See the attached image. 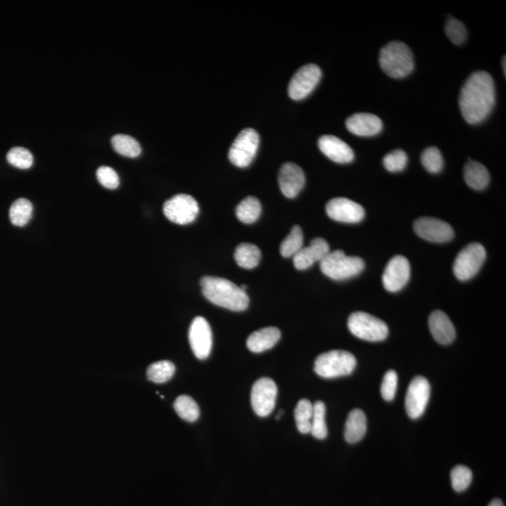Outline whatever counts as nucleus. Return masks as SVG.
Returning a JSON list of instances; mask_svg holds the SVG:
<instances>
[{
  "label": "nucleus",
  "mask_w": 506,
  "mask_h": 506,
  "mask_svg": "<svg viewBox=\"0 0 506 506\" xmlns=\"http://www.w3.org/2000/svg\"><path fill=\"white\" fill-rule=\"evenodd\" d=\"M495 101V83L493 77L487 71H476L468 77L460 90V112L469 124H479L490 116Z\"/></svg>",
  "instance_id": "obj_1"
},
{
  "label": "nucleus",
  "mask_w": 506,
  "mask_h": 506,
  "mask_svg": "<svg viewBox=\"0 0 506 506\" xmlns=\"http://www.w3.org/2000/svg\"><path fill=\"white\" fill-rule=\"evenodd\" d=\"M203 294L211 303L234 311L247 310L250 299L245 291L228 279L204 277L201 279Z\"/></svg>",
  "instance_id": "obj_2"
},
{
  "label": "nucleus",
  "mask_w": 506,
  "mask_h": 506,
  "mask_svg": "<svg viewBox=\"0 0 506 506\" xmlns=\"http://www.w3.org/2000/svg\"><path fill=\"white\" fill-rule=\"evenodd\" d=\"M379 62L382 70L396 79L408 76L414 68L413 53L402 42H391L382 47Z\"/></svg>",
  "instance_id": "obj_3"
},
{
  "label": "nucleus",
  "mask_w": 506,
  "mask_h": 506,
  "mask_svg": "<svg viewBox=\"0 0 506 506\" xmlns=\"http://www.w3.org/2000/svg\"><path fill=\"white\" fill-rule=\"evenodd\" d=\"M356 367V357L347 351H327L317 357L314 363V371L325 379L350 375Z\"/></svg>",
  "instance_id": "obj_4"
},
{
  "label": "nucleus",
  "mask_w": 506,
  "mask_h": 506,
  "mask_svg": "<svg viewBox=\"0 0 506 506\" xmlns=\"http://www.w3.org/2000/svg\"><path fill=\"white\" fill-rule=\"evenodd\" d=\"M322 272L334 281H343L353 278L361 273L365 263L356 256H347L342 251H335L327 254L320 262Z\"/></svg>",
  "instance_id": "obj_5"
},
{
  "label": "nucleus",
  "mask_w": 506,
  "mask_h": 506,
  "mask_svg": "<svg viewBox=\"0 0 506 506\" xmlns=\"http://www.w3.org/2000/svg\"><path fill=\"white\" fill-rule=\"evenodd\" d=\"M348 327L353 335L368 342H382L388 336V327L384 321L363 311L351 314Z\"/></svg>",
  "instance_id": "obj_6"
},
{
  "label": "nucleus",
  "mask_w": 506,
  "mask_h": 506,
  "mask_svg": "<svg viewBox=\"0 0 506 506\" xmlns=\"http://www.w3.org/2000/svg\"><path fill=\"white\" fill-rule=\"evenodd\" d=\"M486 256L485 248L479 243L466 246L454 260L453 271L456 278L462 282L473 278L481 270Z\"/></svg>",
  "instance_id": "obj_7"
},
{
  "label": "nucleus",
  "mask_w": 506,
  "mask_h": 506,
  "mask_svg": "<svg viewBox=\"0 0 506 506\" xmlns=\"http://www.w3.org/2000/svg\"><path fill=\"white\" fill-rule=\"evenodd\" d=\"M259 144L260 137L257 131L253 128H245L231 145L229 159L236 167H248L255 158Z\"/></svg>",
  "instance_id": "obj_8"
},
{
  "label": "nucleus",
  "mask_w": 506,
  "mask_h": 506,
  "mask_svg": "<svg viewBox=\"0 0 506 506\" xmlns=\"http://www.w3.org/2000/svg\"><path fill=\"white\" fill-rule=\"evenodd\" d=\"M164 212L169 221L174 224H190L198 216L199 205L193 197L188 194H177L165 202Z\"/></svg>",
  "instance_id": "obj_9"
},
{
  "label": "nucleus",
  "mask_w": 506,
  "mask_h": 506,
  "mask_svg": "<svg viewBox=\"0 0 506 506\" xmlns=\"http://www.w3.org/2000/svg\"><path fill=\"white\" fill-rule=\"evenodd\" d=\"M322 77V71L315 64H307L300 68L291 77L288 94L294 101H301L310 95Z\"/></svg>",
  "instance_id": "obj_10"
},
{
  "label": "nucleus",
  "mask_w": 506,
  "mask_h": 506,
  "mask_svg": "<svg viewBox=\"0 0 506 506\" xmlns=\"http://www.w3.org/2000/svg\"><path fill=\"white\" fill-rule=\"evenodd\" d=\"M278 387L270 378H261L255 382L251 390V405L258 416L267 417L275 408Z\"/></svg>",
  "instance_id": "obj_11"
},
{
  "label": "nucleus",
  "mask_w": 506,
  "mask_h": 506,
  "mask_svg": "<svg viewBox=\"0 0 506 506\" xmlns=\"http://www.w3.org/2000/svg\"><path fill=\"white\" fill-rule=\"evenodd\" d=\"M430 396V385L428 380L417 376L411 380L406 394L405 408L409 417L417 419L423 416Z\"/></svg>",
  "instance_id": "obj_12"
},
{
  "label": "nucleus",
  "mask_w": 506,
  "mask_h": 506,
  "mask_svg": "<svg viewBox=\"0 0 506 506\" xmlns=\"http://www.w3.org/2000/svg\"><path fill=\"white\" fill-rule=\"evenodd\" d=\"M191 350L198 359H207L212 349V331L204 317H196L188 331Z\"/></svg>",
  "instance_id": "obj_13"
},
{
  "label": "nucleus",
  "mask_w": 506,
  "mask_h": 506,
  "mask_svg": "<svg viewBox=\"0 0 506 506\" xmlns=\"http://www.w3.org/2000/svg\"><path fill=\"white\" fill-rule=\"evenodd\" d=\"M414 229L417 236L430 242H448L453 239L454 234L453 228L447 222L430 217L417 219Z\"/></svg>",
  "instance_id": "obj_14"
},
{
  "label": "nucleus",
  "mask_w": 506,
  "mask_h": 506,
  "mask_svg": "<svg viewBox=\"0 0 506 506\" xmlns=\"http://www.w3.org/2000/svg\"><path fill=\"white\" fill-rule=\"evenodd\" d=\"M325 210L330 219L345 224H357L365 217V210L362 205L343 197L331 199L327 203Z\"/></svg>",
  "instance_id": "obj_15"
},
{
  "label": "nucleus",
  "mask_w": 506,
  "mask_h": 506,
  "mask_svg": "<svg viewBox=\"0 0 506 506\" xmlns=\"http://www.w3.org/2000/svg\"><path fill=\"white\" fill-rule=\"evenodd\" d=\"M411 276L410 263L405 257L397 255L388 262L382 274V284L388 291L396 293L407 284Z\"/></svg>",
  "instance_id": "obj_16"
},
{
  "label": "nucleus",
  "mask_w": 506,
  "mask_h": 506,
  "mask_svg": "<svg viewBox=\"0 0 506 506\" xmlns=\"http://www.w3.org/2000/svg\"><path fill=\"white\" fill-rule=\"evenodd\" d=\"M306 176L299 165L293 162L283 164L279 174V185L283 195L294 198L304 188Z\"/></svg>",
  "instance_id": "obj_17"
},
{
  "label": "nucleus",
  "mask_w": 506,
  "mask_h": 506,
  "mask_svg": "<svg viewBox=\"0 0 506 506\" xmlns=\"http://www.w3.org/2000/svg\"><path fill=\"white\" fill-rule=\"evenodd\" d=\"M330 253L328 243L321 237H317L311 242L308 247H303L293 257L294 267L299 270H308L316 262H321Z\"/></svg>",
  "instance_id": "obj_18"
},
{
  "label": "nucleus",
  "mask_w": 506,
  "mask_h": 506,
  "mask_svg": "<svg viewBox=\"0 0 506 506\" xmlns=\"http://www.w3.org/2000/svg\"><path fill=\"white\" fill-rule=\"evenodd\" d=\"M318 145L323 154L337 164H349L354 161V150L339 137L333 135L320 137Z\"/></svg>",
  "instance_id": "obj_19"
},
{
  "label": "nucleus",
  "mask_w": 506,
  "mask_h": 506,
  "mask_svg": "<svg viewBox=\"0 0 506 506\" xmlns=\"http://www.w3.org/2000/svg\"><path fill=\"white\" fill-rule=\"evenodd\" d=\"M346 127L357 136H374L381 133L382 122L375 114L359 113L346 120Z\"/></svg>",
  "instance_id": "obj_20"
},
{
  "label": "nucleus",
  "mask_w": 506,
  "mask_h": 506,
  "mask_svg": "<svg viewBox=\"0 0 506 506\" xmlns=\"http://www.w3.org/2000/svg\"><path fill=\"white\" fill-rule=\"evenodd\" d=\"M428 327L434 339L441 344H450L456 337L453 323L444 311H433L428 319Z\"/></svg>",
  "instance_id": "obj_21"
},
{
  "label": "nucleus",
  "mask_w": 506,
  "mask_h": 506,
  "mask_svg": "<svg viewBox=\"0 0 506 506\" xmlns=\"http://www.w3.org/2000/svg\"><path fill=\"white\" fill-rule=\"evenodd\" d=\"M281 337V331L277 327H265L255 331L248 337V350L257 354L270 350L277 344Z\"/></svg>",
  "instance_id": "obj_22"
},
{
  "label": "nucleus",
  "mask_w": 506,
  "mask_h": 506,
  "mask_svg": "<svg viewBox=\"0 0 506 506\" xmlns=\"http://www.w3.org/2000/svg\"><path fill=\"white\" fill-rule=\"evenodd\" d=\"M367 433V418L364 411L359 409L351 411L345 424L344 437L349 444L361 441Z\"/></svg>",
  "instance_id": "obj_23"
},
{
  "label": "nucleus",
  "mask_w": 506,
  "mask_h": 506,
  "mask_svg": "<svg viewBox=\"0 0 506 506\" xmlns=\"http://www.w3.org/2000/svg\"><path fill=\"white\" fill-rule=\"evenodd\" d=\"M464 179L469 187L476 191H482L490 183V173L480 162L470 161L464 167Z\"/></svg>",
  "instance_id": "obj_24"
},
{
  "label": "nucleus",
  "mask_w": 506,
  "mask_h": 506,
  "mask_svg": "<svg viewBox=\"0 0 506 506\" xmlns=\"http://www.w3.org/2000/svg\"><path fill=\"white\" fill-rule=\"evenodd\" d=\"M262 253L257 246L250 243H241L234 251V259L240 267L253 270L261 261Z\"/></svg>",
  "instance_id": "obj_25"
},
{
  "label": "nucleus",
  "mask_w": 506,
  "mask_h": 506,
  "mask_svg": "<svg viewBox=\"0 0 506 506\" xmlns=\"http://www.w3.org/2000/svg\"><path fill=\"white\" fill-rule=\"evenodd\" d=\"M262 212V205L256 197L248 196L242 200L236 207V214L237 219L243 224H251L259 219Z\"/></svg>",
  "instance_id": "obj_26"
},
{
  "label": "nucleus",
  "mask_w": 506,
  "mask_h": 506,
  "mask_svg": "<svg viewBox=\"0 0 506 506\" xmlns=\"http://www.w3.org/2000/svg\"><path fill=\"white\" fill-rule=\"evenodd\" d=\"M32 214L33 205L28 199H17L10 208L11 222L18 227H23L30 222Z\"/></svg>",
  "instance_id": "obj_27"
},
{
  "label": "nucleus",
  "mask_w": 506,
  "mask_h": 506,
  "mask_svg": "<svg viewBox=\"0 0 506 506\" xmlns=\"http://www.w3.org/2000/svg\"><path fill=\"white\" fill-rule=\"evenodd\" d=\"M313 404L308 399H303L297 403L294 410L297 430L302 434L311 433L313 421Z\"/></svg>",
  "instance_id": "obj_28"
},
{
  "label": "nucleus",
  "mask_w": 506,
  "mask_h": 506,
  "mask_svg": "<svg viewBox=\"0 0 506 506\" xmlns=\"http://www.w3.org/2000/svg\"><path fill=\"white\" fill-rule=\"evenodd\" d=\"M174 411L183 420L188 422H195L200 416L198 404L193 397L182 394L177 397L174 402Z\"/></svg>",
  "instance_id": "obj_29"
},
{
  "label": "nucleus",
  "mask_w": 506,
  "mask_h": 506,
  "mask_svg": "<svg viewBox=\"0 0 506 506\" xmlns=\"http://www.w3.org/2000/svg\"><path fill=\"white\" fill-rule=\"evenodd\" d=\"M114 150L120 155L136 158L141 154V145L133 137L126 134H116L111 140Z\"/></svg>",
  "instance_id": "obj_30"
},
{
  "label": "nucleus",
  "mask_w": 506,
  "mask_h": 506,
  "mask_svg": "<svg viewBox=\"0 0 506 506\" xmlns=\"http://www.w3.org/2000/svg\"><path fill=\"white\" fill-rule=\"evenodd\" d=\"M174 373H176V367L174 363L168 360H162L151 364L147 368V379L155 384H164L171 379Z\"/></svg>",
  "instance_id": "obj_31"
},
{
  "label": "nucleus",
  "mask_w": 506,
  "mask_h": 506,
  "mask_svg": "<svg viewBox=\"0 0 506 506\" xmlns=\"http://www.w3.org/2000/svg\"><path fill=\"white\" fill-rule=\"evenodd\" d=\"M303 231L299 225H294L290 234L286 236L281 245V254L284 258H291L296 255L303 248Z\"/></svg>",
  "instance_id": "obj_32"
},
{
  "label": "nucleus",
  "mask_w": 506,
  "mask_h": 506,
  "mask_svg": "<svg viewBox=\"0 0 506 506\" xmlns=\"http://www.w3.org/2000/svg\"><path fill=\"white\" fill-rule=\"evenodd\" d=\"M325 413H327V408H325L324 402H316L314 403L311 433L316 439L324 440L327 438V422H325Z\"/></svg>",
  "instance_id": "obj_33"
},
{
  "label": "nucleus",
  "mask_w": 506,
  "mask_h": 506,
  "mask_svg": "<svg viewBox=\"0 0 506 506\" xmlns=\"http://www.w3.org/2000/svg\"><path fill=\"white\" fill-rule=\"evenodd\" d=\"M421 162L426 170L431 174H437L444 167V159L441 151L435 147L426 148L421 155Z\"/></svg>",
  "instance_id": "obj_34"
},
{
  "label": "nucleus",
  "mask_w": 506,
  "mask_h": 506,
  "mask_svg": "<svg viewBox=\"0 0 506 506\" xmlns=\"http://www.w3.org/2000/svg\"><path fill=\"white\" fill-rule=\"evenodd\" d=\"M471 481H473V473L466 466L457 465L452 470V487L457 493H462L467 490Z\"/></svg>",
  "instance_id": "obj_35"
},
{
  "label": "nucleus",
  "mask_w": 506,
  "mask_h": 506,
  "mask_svg": "<svg viewBox=\"0 0 506 506\" xmlns=\"http://www.w3.org/2000/svg\"><path fill=\"white\" fill-rule=\"evenodd\" d=\"M7 161L13 167L19 169H28L32 167L33 156L30 150L24 147H13L7 154Z\"/></svg>",
  "instance_id": "obj_36"
},
{
  "label": "nucleus",
  "mask_w": 506,
  "mask_h": 506,
  "mask_svg": "<svg viewBox=\"0 0 506 506\" xmlns=\"http://www.w3.org/2000/svg\"><path fill=\"white\" fill-rule=\"evenodd\" d=\"M445 33L454 44L462 45L467 39V28L459 20L450 18L445 23Z\"/></svg>",
  "instance_id": "obj_37"
},
{
  "label": "nucleus",
  "mask_w": 506,
  "mask_h": 506,
  "mask_svg": "<svg viewBox=\"0 0 506 506\" xmlns=\"http://www.w3.org/2000/svg\"><path fill=\"white\" fill-rule=\"evenodd\" d=\"M408 157L405 151L396 150L387 154L384 158V165L387 171L397 173L404 170L407 165Z\"/></svg>",
  "instance_id": "obj_38"
},
{
  "label": "nucleus",
  "mask_w": 506,
  "mask_h": 506,
  "mask_svg": "<svg viewBox=\"0 0 506 506\" xmlns=\"http://www.w3.org/2000/svg\"><path fill=\"white\" fill-rule=\"evenodd\" d=\"M397 387V374L394 371H388L385 374L381 385L382 399L387 402H392L396 396Z\"/></svg>",
  "instance_id": "obj_39"
},
{
  "label": "nucleus",
  "mask_w": 506,
  "mask_h": 506,
  "mask_svg": "<svg viewBox=\"0 0 506 506\" xmlns=\"http://www.w3.org/2000/svg\"><path fill=\"white\" fill-rule=\"evenodd\" d=\"M97 179L104 188L116 190L119 186V177L113 168L102 167L97 170Z\"/></svg>",
  "instance_id": "obj_40"
},
{
  "label": "nucleus",
  "mask_w": 506,
  "mask_h": 506,
  "mask_svg": "<svg viewBox=\"0 0 506 506\" xmlns=\"http://www.w3.org/2000/svg\"><path fill=\"white\" fill-rule=\"evenodd\" d=\"M488 506H505L502 502L500 499H494L493 501L490 502V504Z\"/></svg>",
  "instance_id": "obj_41"
},
{
  "label": "nucleus",
  "mask_w": 506,
  "mask_h": 506,
  "mask_svg": "<svg viewBox=\"0 0 506 506\" xmlns=\"http://www.w3.org/2000/svg\"><path fill=\"white\" fill-rule=\"evenodd\" d=\"M502 67H504V73H505V71H506V68H505V56H504V59H502Z\"/></svg>",
  "instance_id": "obj_42"
},
{
  "label": "nucleus",
  "mask_w": 506,
  "mask_h": 506,
  "mask_svg": "<svg viewBox=\"0 0 506 506\" xmlns=\"http://www.w3.org/2000/svg\"><path fill=\"white\" fill-rule=\"evenodd\" d=\"M283 414H284V411H283L282 410L279 411L278 416H277V419H279V417H281Z\"/></svg>",
  "instance_id": "obj_43"
},
{
  "label": "nucleus",
  "mask_w": 506,
  "mask_h": 506,
  "mask_svg": "<svg viewBox=\"0 0 506 506\" xmlns=\"http://www.w3.org/2000/svg\"><path fill=\"white\" fill-rule=\"evenodd\" d=\"M240 288H241L243 291H245V290H247L248 286H247V285H245V284H243V285L241 286V287H240Z\"/></svg>",
  "instance_id": "obj_44"
}]
</instances>
